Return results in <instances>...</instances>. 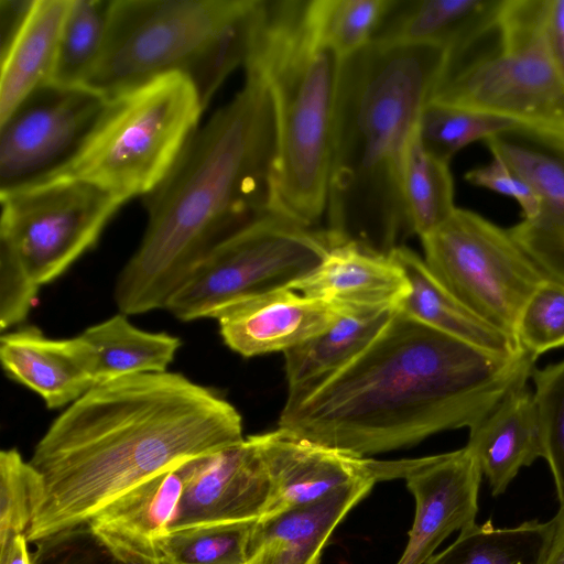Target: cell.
Segmentation results:
<instances>
[{"mask_svg": "<svg viewBox=\"0 0 564 564\" xmlns=\"http://www.w3.org/2000/svg\"><path fill=\"white\" fill-rule=\"evenodd\" d=\"M535 360L484 350L395 308L354 360L289 395L278 425L360 457L411 446L470 430L528 382Z\"/></svg>", "mask_w": 564, "mask_h": 564, "instance_id": "obj_1", "label": "cell"}, {"mask_svg": "<svg viewBox=\"0 0 564 564\" xmlns=\"http://www.w3.org/2000/svg\"><path fill=\"white\" fill-rule=\"evenodd\" d=\"M245 440L236 408L175 372L93 387L50 425L29 463L43 497L30 543L87 522L149 478Z\"/></svg>", "mask_w": 564, "mask_h": 564, "instance_id": "obj_2", "label": "cell"}, {"mask_svg": "<svg viewBox=\"0 0 564 564\" xmlns=\"http://www.w3.org/2000/svg\"><path fill=\"white\" fill-rule=\"evenodd\" d=\"M275 119L263 79L242 88L186 143L164 180L143 197L148 224L115 284L124 315L165 308L223 240L271 212Z\"/></svg>", "mask_w": 564, "mask_h": 564, "instance_id": "obj_3", "label": "cell"}, {"mask_svg": "<svg viewBox=\"0 0 564 564\" xmlns=\"http://www.w3.org/2000/svg\"><path fill=\"white\" fill-rule=\"evenodd\" d=\"M448 53L370 43L341 61L327 188V231L389 252L410 235L402 171L410 137Z\"/></svg>", "mask_w": 564, "mask_h": 564, "instance_id": "obj_4", "label": "cell"}, {"mask_svg": "<svg viewBox=\"0 0 564 564\" xmlns=\"http://www.w3.org/2000/svg\"><path fill=\"white\" fill-rule=\"evenodd\" d=\"M341 61L311 32L305 0H261L245 69L273 104L271 212L310 228L326 210Z\"/></svg>", "mask_w": 564, "mask_h": 564, "instance_id": "obj_5", "label": "cell"}, {"mask_svg": "<svg viewBox=\"0 0 564 564\" xmlns=\"http://www.w3.org/2000/svg\"><path fill=\"white\" fill-rule=\"evenodd\" d=\"M261 0H111L105 42L84 87L105 99L180 74L206 108L247 61Z\"/></svg>", "mask_w": 564, "mask_h": 564, "instance_id": "obj_6", "label": "cell"}, {"mask_svg": "<svg viewBox=\"0 0 564 564\" xmlns=\"http://www.w3.org/2000/svg\"><path fill=\"white\" fill-rule=\"evenodd\" d=\"M545 0H503L497 25L447 57L430 101L510 119L564 149V80L544 35Z\"/></svg>", "mask_w": 564, "mask_h": 564, "instance_id": "obj_7", "label": "cell"}, {"mask_svg": "<svg viewBox=\"0 0 564 564\" xmlns=\"http://www.w3.org/2000/svg\"><path fill=\"white\" fill-rule=\"evenodd\" d=\"M204 109L194 84L180 74L123 91L107 99L74 155L34 183L74 180L126 202L144 197L167 175Z\"/></svg>", "mask_w": 564, "mask_h": 564, "instance_id": "obj_8", "label": "cell"}, {"mask_svg": "<svg viewBox=\"0 0 564 564\" xmlns=\"http://www.w3.org/2000/svg\"><path fill=\"white\" fill-rule=\"evenodd\" d=\"M334 243L327 230L269 213L212 249L164 310L184 322L215 318L236 302L288 288L315 269Z\"/></svg>", "mask_w": 564, "mask_h": 564, "instance_id": "obj_9", "label": "cell"}, {"mask_svg": "<svg viewBox=\"0 0 564 564\" xmlns=\"http://www.w3.org/2000/svg\"><path fill=\"white\" fill-rule=\"evenodd\" d=\"M421 240L434 278L476 316L516 341L519 313L545 278L509 229L456 208Z\"/></svg>", "mask_w": 564, "mask_h": 564, "instance_id": "obj_10", "label": "cell"}, {"mask_svg": "<svg viewBox=\"0 0 564 564\" xmlns=\"http://www.w3.org/2000/svg\"><path fill=\"white\" fill-rule=\"evenodd\" d=\"M0 251L41 288L93 248L124 199L93 184L58 180L1 192Z\"/></svg>", "mask_w": 564, "mask_h": 564, "instance_id": "obj_11", "label": "cell"}, {"mask_svg": "<svg viewBox=\"0 0 564 564\" xmlns=\"http://www.w3.org/2000/svg\"><path fill=\"white\" fill-rule=\"evenodd\" d=\"M106 99L46 84L0 123V193L32 184L66 163L90 132Z\"/></svg>", "mask_w": 564, "mask_h": 564, "instance_id": "obj_12", "label": "cell"}, {"mask_svg": "<svg viewBox=\"0 0 564 564\" xmlns=\"http://www.w3.org/2000/svg\"><path fill=\"white\" fill-rule=\"evenodd\" d=\"M380 481L403 478L415 513L403 553L395 564H424L455 531L476 523L481 469L465 446L417 459L381 462Z\"/></svg>", "mask_w": 564, "mask_h": 564, "instance_id": "obj_13", "label": "cell"}, {"mask_svg": "<svg viewBox=\"0 0 564 564\" xmlns=\"http://www.w3.org/2000/svg\"><path fill=\"white\" fill-rule=\"evenodd\" d=\"M183 491L170 531L256 521L265 508L270 481L253 435L180 466Z\"/></svg>", "mask_w": 564, "mask_h": 564, "instance_id": "obj_14", "label": "cell"}, {"mask_svg": "<svg viewBox=\"0 0 564 564\" xmlns=\"http://www.w3.org/2000/svg\"><path fill=\"white\" fill-rule=\"evenodd\" d=\"M253 438L270 481L261 517L315 502L359 480L378 482L377 460L317 444L279 427Z\"/></svg>", "mask_w": 564, "mask_h": 564, "instance_id": "obj_15", "label": "cell"}, {"mask_svg": "<svg viewBox=\"0 0 564 564\" xmlns=\"http://www.w3.org/2000/svg\"><path fill=\"white\" fill-rule=\"evenodd\" d=\"M354 311L282 288L236 302L215 319L224 343L243 357L282 351Z\"/></svg>", "mask_w": 564, "mask_h": 564, "instance_id": "obj_16", "label": "cell"}, {"mask_svg": "<svg viewBox=\"0 0 564 564\" xmlns=\"http://www.w3.org/2000/svg\"><path fill=\"white\" fill-rule=\"evenodd\" d=\"M7 376L37 393L48 409L72 404L97 384V358L80 336L54 339L35 326L0 337Z\"/></svg>", "mask_w": 564, "mask_h": 564, "instance_id": "obj_17", "label": "cell"}, {"mask_svg": "<svg viewBox=\"0 0 564 564\" xmlns=\"http://www.w3.org/2000/svg\"><path fill=\"white\" fill-rule=\"evenodd\" d=\"M492 154L518 172L536 192L540 207L509 232L542 275L564 285V158L509 141L486 140Z\"/></svg>", "mask_w": 564, "mask_h": 564, "instance_id": "obj_18", "label": "cell"}, {"mask_svg": "<svg viewBox=\"0 0 564 564\" xmlns=\"http://www.w3.org/2000/svg\"><path fill=\"white\" fill-rule=\"evenodd\" d=\"M288 288L349 310L399 308L410 292L389 252L356 241L335 242L315 269Z\"/></svg>", "mask_w": 564, "mask_h": 564, "instance_id": "obj_19", "label": "cell"}, {"mask_svg": "<svg viewBox=\"0 0 564 564\" xmlns=\"http://www.w3.org/2000/svg\"><path fill=\"white\" fill-rule=\"evenodd\" d=\"M180 466L126 491L88 521L97 535L122 558L134 564H165L161 546L183 491Z\"/></svg>", "mask_w": 564, "mask_h": 564, "instance_id": "obj_20", "label": "cell"}, {"mask_svg": "<svg viewBox=\"0 0 564 564\" xmlns=\"http://www.w3.org/2000/svg\"><path fill=\"white\" fill-rule=\"evenodd\" d=\"M377 482L364 479L253 523L245 564H321L334 530Z\"/></svg>", "mask_w": 564, "mask_h": 564, "instance_id": "obj_21", "label": "cell"}, {"mask_svg": "<svg viewBox=\"0 0 564 564\" xmlns=\"http://www.w3.org/2000/svg\"><path fill=\"white\" fill-rule=\"evenodd\" d=\"M503 0H391L371 43L457 53L490 32Z\"/></svg>", "mask_w": 564, "mask_h": 564, "instance_id": "obj_22", "label": "cell"}, {"mask_svg": "<svg viewBox=\"0 0 564 564\" xmlns=\"http://www.w3.org/2000/svg\"><path fill=\"white\" fill-rule=\"evenodd\" d=\"M466 446L475 455L494 496L503 494L522 467L542 457L533 391L527 383L512 389L469 430Z\"/></svg>", "mask_w": 564, "mask_h": 564, "instance_id": "obj_23", "label": "cell"}, {"mask_svg": "<svg viewBox=\"0 0 564 564\" xmlns=\"http://www.w3.org/2000/svg\"><path fill=\"white\" fill-rule=\"evenodd\" d=\"M69 4L70 0H33L17 34L1 51L0 123L50 83Z\"/></svg>", "mask_w": 564, "mask_h": 564, "instance_id": "obj_24", "label": "cell"}, {"mask_svg": "<svg viewBox=\"0 0 564 564\" xmlns=\"http://www.w3.org/2000/svg\"><path fill=\"white\" fill-rule=\"evenodd\" d=\"M389 253L410 283V292L399 310L484 350L507 357L523 352L510 336L484 322L455 299L413 250L399 245Z\"/></svg>", "mask_w": 564, "mask_h": 564, "instance_id": "obj_25", "label": "cell"}, {"mask_svg": "<svg viewBox=\"0 0 564 564\" xmlns=\"http://www.w3.org/2000/svg\"><path fill=\"white\" fill-rule=\"evenodd\" d=\"M394 310L349 311L325 330L285 350L289 395L313 388L354 360L382 330Z\"/></svg>", "mask_w": 564, "mask_h": 564, "instance_id": "obj_26", "label": "cell"}, {"mask_svg": "<svg viewBox=\"0 0 564 564\" xmlns=\"http://www.w3.org/2000/svg\"><path fill=\"white\" fill-rule=\"evenodd\" d=\"M80 336L97 358V384L120 377L167 371L181 347L178 337L150 333L122 313L86 328Z\"/></svg>", "mask_w": 564, "mask_h": 564, "instance_id": "obj_27", "label": "cell"}, {"mask_svg": "<svg viewBox=\"0 0 564 564\" xmlns=\"http://www.w3.org/2000/svg\"><path fill=\"white\" fill-rule=\"evenodd\" d=\"M552 529V520L511 528H497L490 520L475 523L424 564H543Z\"/></svg>", "mask_w": 564, "mask_h": 564, "instance_id": "obj_28", "label": "cell"}, {"mask_svg": "<svg viewBox=\"0 0 564 564\" xmlns=\"http://www.w3.org/2000/svg\"><path fill=\"white\" fill-rule=\"evenodd\" d=\"M448 166L425 150L417 123L406 147L402 171V198L409 234L420 238L426 236L457 208Z\"/></svg>", "mask_w": 564, "mask_h": 564, "instance_id": "obj_29", "label": "cell"}, {"mask_svg": "<svg viewBox=\"0 0 564 564\" xmlns=\"http://www.w3.org/2000/svg\"><path fill=\"white\" fill-rule=\"evenodd\" d=\"M111 0H70L50 84L83 86L101 52Z\"/></svg>", "mask_w": 564, "mask_h": 564, "instance_id": "obj_30", "label": "cell"}, {"mask_svg": "<svg viewBox=\"0 0 564 564\" xmlns=\"http://www.w3.org/2000/svg\"><path fill=\"white\" fill-rule=\"evenodd\" d=\"M391 0H305L315 39L341 59L369 45Z\"/></svg>", "mask_w": 564, "mask_h": 564, "instance_id": "obj_31", "label": "cell"}, {"mask_svg": "<svg viewBox=\"0 0 564 564\" xmlns=\"http://www.w3.org/2000/svg\"><path fill=\"white\" fill-rule=\"evenodd\" d=\"M511 132L523 129L507 118L435 101L426 104L419 120L425 150L448 164L466 145Z\"/></svg>", "mask_w": 564, "mask_h": 564, "instance_id": "obj_32", "label": "cell"}, {"mask_svg": "<svg viewBox=\"0 0 564 564\" xmlns=\"http://www.w3.org/2000/svg\"><path fill=\"white\" fill-rule=\"evenodd\" d=\"M256 521L189 527L170 531L162 542L165 564H245Z\"/></svg>", "mask_w": 564, "mask_h": 564, "instance_id": "obj_33", "label": "cell"}, {"mask_svg": "<svg viewBox=\"0 0 564 564\" xmlns=\"http://www.w3.org/2000/svg\"><path fill=\"white\" fill-rule=\"evenodd\" d=\"M43 497L40 474L18 449L0 453V549L26 535Z\"/></svg>", "mask_w": 564, "mask_h": 564, "instance_id": "obj_34", "label": "cell"}, {"mask_svg": "<svg viewBox=\"0 0 564 564\" xmlns=\"http://www.w3.org/2000/svg\"><path fill=\"white\" fill-rule=\"evenodd\" d=\"M542 457L547 462L560 507L564 506V360L533 369Z\"/></svg>", "mask_w": 564, "mask_h": 564, "instance_id": "obj_35", "label": "cell"}, {"mask_svg": "<svg viewBox=\"0 0 564 564\" xmlns=\"http://www.w3.org/2000/svg\"><path fill=\"white\" fill-rule=\"evenodd\" d=\"M514 339L533 358L564 346V285L545 279L522 306Z\"/></svg>", "mask_w": 564, "mask_h": 564, "instance_id": "obj_36", "label": "cell"}, {"mask_svg": "<svg viewBox=\"0 0 564 564\" xmlns=\"http://www.w3.org/2000/svg\"><path fill=\"white\" fill-rule=\"evenodd\" d=\"M32 564H134L119 556L84 522L35 543Z\"/></svg>", "mask_w": 564, "mask_h": 564, "instance_id": "obj_37", "label": "cell"}, {"mask_svg": "<svg viewBox=\"0 0 564 564\" xmlns=\"http://www.w3.org/2000/svg\"><path fill=\"white\" fill-rule=\"evenodd\" d=\"M39 289L18 261L0 251V327L3 333L26 319Z\"/></svg>", "mask_w": 564, "mask_h": 564, "instance_id": "obj_38", "label": "cell"}, {"mask_svg": "<svg viewBox=\"0 0 564 564\" xmlns=\"http://www.w3.org/2000/svg\"><path fill=\"white\" fill-rule=\"evenodd\" d=\"M465 178L473 185L516 199L521 206L523 218L534 216L540 207V198L534 188L498 156H492L487 165L470 170Z\"/></svg>", "mask_w": 564, "mask_h": 564, "instance_id": "obj_39", "label": "cell"}, {"mask_svg": "<svg viewBox=\"0 0 564 564\" xmlns=\"http://www.w3.org/2000/svg\"><path fill=\"white\" fill-rule=\"evenodd\" d=\"M544 35L553 62L564 80V0H545Z\"/></svg>", "mask_w": 564, "mask_h": 564, "instance_id": "obj_40", "label": "cell"}, {"mask_svg": "<svg viewBox=\"0 0 564 564\" xmlns=\"http://www.w3.org/2000/svg\"><path fill=\"white\" fill-rule=\"evenodd\" d=\"M552 520V535L543 564H564V506Z\"/></svg>", "mask_w": 564, "mask_h": 564, "instance_id": "obj_41", "label": "cell"}, {"mask_svg": "<svg viewBox=\"0 0 564 564\" xmlns=\"http://www.w3.org/2000/svg\"><path fill=\"white\" fill-rule=\"evenodd\" d=\"M0 564H32L24 534L17 535L0 549Z\"/></svg>", "mask_w": 564, "mask_h": 564, "instance_id": "obj_42", "label": "cell"}, {"mask_svg": "<svg viewBox=\"0 0 564 564\" xmlns=\"http://www.w3.org/2000/svg\"><path fill=\"white\" fill-rule=\"evenodd\" d=\"M562 152L564 153V149L562 150Z\"/></svg>", "mask_w": 564, "mask_h": 564, "instance_id": "obj_43", "label": "cell"}]
</instances>
